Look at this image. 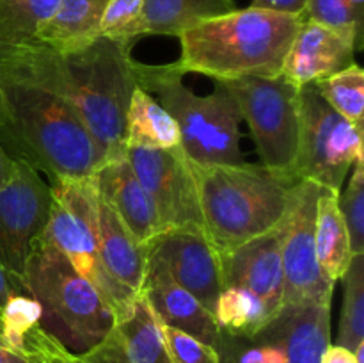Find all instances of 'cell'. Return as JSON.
I'll use <instances>...</instances> for the list:
<instances>
[{
  "label": "cell",
  "instance_id": "cell-1",
  "mask_svg": "<svg viewBox=\"0 0 364 363\" xmlns=\"http://www.w3.org/2000/svg\"><path fill=\"white\" fill-rule=\"evenodd\" d=\"M132 43L98 38L73 52L41 43H7L6 84L18 82L59 96L80 116L107 160L124 155V120L137 88Z\"/></svg>",
  "mask_w": 364,
  "mask_h": 363
},
{
  "label": "cell",
  "instance_id": "cell-2",
  "mask_svg": "<svg viewBox=\"0 0 364 363\" xmlns=\"http://www.w3.org/2000/svg\"><path fill=\"white\" fill-rule=\"evenodd\" d=\"M0 144L52 182L95 177L109 162L64 100L18 82H7L0 91Z\"/></svg>",
  "mask_w": 364,
  "mask_h": 363
},
{
  "label": "cell",
  "instance_id": "cell-3",
  "mask_svg": "<svg viewBox=\"0 0 364 363\" xmlns=\"http://www.w3.org/2000/svg\"><path fill=\"white\" fill-rule=\"evenodd\" d=\"M304 14H284L245 7L201 21L181 32V73H201L213 80L279 77L284 57Z\"/></svg>",
  "mask_w": 364,
  "mask_h": 363
},
{
  "label": "cell",
  "instance_id": "cell-4",
  "mask_svg": "<svg viewBox=\"0 0 364 363\" xmlns=\"http://www.w3.org/2000/svg\"><path fill=\"white\" fill-rule=\"evenodd\" d=\"M203 228L219 255L276 230L291 185L262 164H194Z\"/></svg>",
  "mask_w": 364,
  "mask_h": 363
},
{
  "label": "cell",
  "instance_id": "cell-5",
  "mask_svg": "<svg viewBox=\"0 0 364 363\" xmlns=\"http://www.w3.org/2000/svg\"><path fill=\"white\" fill-rule=\"evenodd\" d=\"M20 287L41 306V326L70 351H87L112 327L100 292L43 235L31 244Z\"/></svg>",
  "mask_w": 364,
  "mask_h": 363
},
{
  "label": "cell",
  "instance_id": "cell-6",
  "mask_svg": "<svg viewBox=\"0 0 364 363\" xmlns=\"http://www.w3.org/2000/svg\"><path fill=\"white\" fill-rule=\"evenodd\" d=\"M137 85L155 93L160 105L173 116L180 130V148L194 164H242V112L226 82L213 80L206 96L192 93L181 82L174 63L148 66L135 63Z\"/></svg>",
  "mask_w": 364,
  "mask_h": 363
},
{
  "label": "cell",
  "instance_id": "cell-7",
  "mask_svg": "<svg viewBox=\"0 0 364 363\" xmlns=\"http://www.w3.org/2000/svg\"><path fill=\"white\" fill-rule=\"evenodd\" d=\"M50 192L48 221L41 235L100 292L114 320L123 319L139 295L117 283L107 273L100 256L96 174L53 182Z\"/></svg>",
  "mask_w": 364,
  "mask_h": 363
},
{
  "label": "cell",
  "instance_id": "cell-8",
  "mask_svg": "<svg viewBox=\"0 0 364 363\" xmlns=\"http://www.w3.org/2000/svg\"><path fill=\"white\" fill-rule=\"evenodd\" d=\"M226 82L247 121L262 166L288 185L297 184L301 139L299 88L281 77H242Z\"/></svg>",
  "mask_w": 364,
  "mask_h": 363
},
{
  "label": "cell",
  "instance_id": "cell-9",
  "mask_svg": "<svg viewBox=\"0 0 364 363\" xmlns=\"http://www.w3.org/2000/svg\"><path fill=\"white\" fill-rule=\"evenodd\" d=\"M299 116L301 139L295 178L341 192L348 171L358 160H364L363 123H352L338 114L315 84L299 88Z\"/></svg>",
  "mask_w": 364,
  "mask_h": 363
},
{
  "label": "cell",
  "instance_id": "cell-10",
  "mask_svg": "<svg viewBox=\"0 0 364 363\" xmlns=\"http://www.w3.org/2000/svg\"><path fill=\"white\" fill-rule=\"evenodd\" d=\"M20 352L41 363H171L159 319L142 295L87 351H70L38 324L25 333Z\"/></svg>",
  "mask_w": 364,
  "mask_h": 363
},
{
  "label": "cell",
  "instance_id": "cell-11",
  "mask_svg": "<svg viewBox=\"0 0 364 363\" xmlns=\"http://www.w3.org/2000/svg\"><path fill=\"white\" fill-rule=\"evenodd\" d=\"M320 185L301 180L288 192V206L277 226L283 262V306L331 305L334 281L326 276L316 258L315 217Z\"/></svg>",
  "mask_w": 364,
  "mask_h": 363
},
{
  "label": "cell",
  "instance_id": "cell-12",
  "mask_svg": "<svg viewBox=\"0 0 364 363\" xmlns=\"http://www.w3.org/2000/svg\"><path fill=\"white\" fill-rule=\"evenodd\" d=\"M124 157L151 196L164 231H205L191 160L180 146L167 149L124 148Z\"/></svg>",
  "mask_w": 364,
  "mask_h": 363
},
{
  "label": "cell",
  "instance_id": "cell-13",
  "mask_svg": "<svg viewBox=\"0 0 364 363\" xmlns=\"http://www.w3.org/2000/svg\"><path fill=\"white\" fill-rule=\"evenodd\" d=\"M50 185L28 164L16 160V173L0 187V262L20 281L28 249L48 221Z\"/></svg>",
  "mask_w": 364,
  "mask_h": 363
},
{
  "label": "cell",
  "instance_id": "cell-14",
  "mask_svg": "<svg viewBox=\"0 0 364 363\" xmlns=\"http://www.w3.org/2000/svg\"><path fill=\"white\" fill-rule=\"evenodd\" d=\"M148 260L162 265L180 287L213 313L223 290V270L219 253L210 244L205 231H164L148 242Z\"/></svg>",
  "mask_w": 364,
  "mask_h": 363
},
{
  "label": "cell",
  "instance_id": "cell-15",
  "mask_svg": "<svg viewBox=\"0 0 364 363\" xmlns=\"http://www.w3.org/2000/svg\"><path fill=\"white\" fill-rule=\"evenodd\" d=\"M219 256L223 288H247L269 306L274 315L283 308L284 276L277 228Z\"/></svg>",
  "mask_w": 364,
  "mask_h": 363
},
{
  "label": "cell",
  "instance_id": "cell-16",
  "mask_svg": "<svg viewBox=\"0 0 364 363\" xmlns=\"http://www.w3.org/2000/svg\"><path fill=\"white\" fill-rule=\"evenodd\" d=\"M355 52L354 38L304 20L288 48L279 77L302 88L355 64Z\"/></svg>",
  "mask_w": 364,
  "mask_h": 363
},
{
  "label": "cell",
  "instance_id": "cell-17",
  "mask_svg": "<svg viewBox=\"0 0 364 363\" xmlns=\"http://www.w3.org/2000/svg\"><path fill=\"white\" fill-rule=\"evenodd\" d=\"M139 295L146 299L160 324L185 331L212 347L217 345L220 330L213 313L180 287L162 265L148 260Z\"/></svg>",
  "mask_w": 364,
  "mask_h": 363
},
{
  "label": "cell",
  "instance_id": "cell-18",
  "mask_svg": "<svg viewBox=\"0 0 364 363\" xmlns=\"http://www.w3.org/2000/svg\"><path fill=\"white\" fill-rule=\"evenodd\" d=\"M96 182L100 196L112 206L141 244H148L164 233L159 210L127 157L109 160L96 173Z\"/></svg>",
  "mask_w": 364,
  "mask_h": 363
},
{
  "label": "cell",
  "instance_id": "cell-19",
  "mask_svg": "<svg viewBox=\"0 0 364 363\" xmlns=\"http://www.w3.org/2000/svg\"><path fill=\"white\" fill-rule=\"evenodd\" d=\"M263 327L283 345L288 363H320L331 345V305L283 306Z\"/></svg>",
  "mask_w": 364,
  "mask_h": 363
},
{
  "label": "cell",
  "instance_id": "cell-20",
  "mask_svg": "<svg viewBox=\"0 0 364 363\" xmlns=\"http://www.w3.org/2000/svg\"><path fill=\"white\" fill-rule=\"evenodd\" d=\"M98 244L107 273L139 295L148 265V244L134 237L102 196H98Z\"/></svg>",
  "mask_w": 364,
  "mask_h": 363
},
{
  "label": "cell",
  "instance_id": "cell-21",
  "mask_svg": "<svg viewBox=\"0 0 364 363\" xmlns=\"http://www.w3.org/2000/svg\"><path fill=\"white\" fill-rule=\"evenodd\" d=\"M109 0H60L34 43L57 52H73L100 38V23Z\"/></svg>",
  "mask_w": 364,
  "mask_h": 363
},
{
  "label": "cell",
  "instance_id": "cell-22",
  "mask_svg": "<svg viewBox=\"0 0 364 363\" xmlns=\"http://www.w3.org/2000/svg\"><path fill=\"white\" fill-rule=\"evenodd\" d=\"M124 148L167 149L180 146L176 121L141 85L132 93L124 120Z\"/></svg>",
  "mask_w": 364,
  "mask_h": 363
},
{
  "label": "cell",
  "instance_id": "cell-23",
  "mask_svg": "<svg viewBox=\"0 0 364 363\" xmlns=\"http://www.w3.org/2000/svg\"><path fill=\"white\" fill-rule=\"evenodd\" d=\"M340 192L320 187L315 217V248L320 267L331 281H340L352 262L350 237L338 205Z\"/></svg>",
  "mask_w": 364,
  "mask_h": 363
},
{
  "label": "cell",
  "instance_id": "cell-24",
  "mask_svg": "<svg viewBox=\"0 0 364 363\" xmlns=\"http://www.w3.org/2000/svg\"><path fill=\"white\" fill-rule=\"evenodd\" d=\"M235 9V0H144V36L178 38L194 25Z\"/></svg>",
  "mask_w": 364,
  "mask_h": 363
},
{
  "label": "cell",
  "instance_id": "cell-25",
  "mask_svg": "<svg viewBox=\"0 0 364 363\" xmlns=\"http://www.w3.org/2000/svg\"><path fill=\"white\" fill-rule=\"evenodd\" d=\"M219 330L233 337H252L274 317L269 306L251 290L224 287L213 310Z\"/></svg>",
  "mask_w": 364,
  "mask_h": 363
},
{
  "label": "cell",
  "instance_id": "cell-26",
  "mask_svg": "<svg viewBox=\"0 0 364 363\" xmlns=\"http://www.w3.org/2000/svg\"><path fill=\"white\" fill-rule=\"evenodd\" d=\"M60 0H0V41L27 45L50 20Z\"/></svg>",
  "mask_w": 364,
  "mask_h": 363
},
{
  "label": "cell",
  "instance_id": "cell-27",
  "mask_svg": "<svg viewBox=\"0 0 364 363\" xmlns=\"http://www.w3.org/2000/svg\"><path fill=\"white\" fill-rule=\"evenodd\" d=\"M343 280V305L336 345L354 352L364 342V253L352 256Z\"/></svg>",
  "mask_w": 364,
  "mask_h": 363
},
{
  "label": "cell",
  "instance_id": "cell-28",
  "mask_svg": "<svg viewBox=\"0 0 364 363\" xmlns=\"http://www.w3.org/2000/svg\"><path fill=\"white\" fill-rule=\"evenodd\" d=\"M313 84L316 85L322 98L345 120L352 123H363L364 73L359 64H352Z\"/></svg>",
  "mask_w": 364,
  "mask_h": 363
},
{
  "label": "cell",
  "instance_id": "cell-29",
  "mask_svg": "<svg viewBox=\"0 0 364 363\" xmlns=\"http://www.w3.org/2000/svg\"><path fill=\"white\" fill-rule=\"evenodd\" d=\"M144 36V0H109L100 23V38L134 45Z\"/></svg>",
  "mask_w": 364,
  "mask_h": 363
},
{
  "label": "cell",
  "instance_id": "cell-30",
  "mask_svg": "<svg viewBox=\"0 0 364 363\" xmlns=\"http://www.w3.org/2000/svg\"><path fill=\"white\" fill-rule=\"evenodd\" d=\"M338 205L350 237L352 253L361 255L364 253V160H358L352 167L348 187L343 194L340 192Z\"/></svg>",
  "mask_w": 364,
  "mask_h": 363
},
{
  "label": "cell",
  "instance_id": "cell-31",
  "mask_svg": "<svg viewBox=\"0 0 364 363\" xmlns=\"http://www.w3.org/2000/svg\"><path fill=\"white\" fill-rule=\"evenodd\" d=\"M304 16L306 20L354 38L358 52L363 48L364 25L359 23L358 18L354 16L347 0H308Z\"/></svg>",
  "mask_w": 364,
  "mask_h": 363
},
{
  "label": "cell",
  "instance_id": "cell-32",
  "mask_svg": "<svg viewBox=\"0 0 364 363\" xmlns=\"http://www.w3.org/2000/svg\"><path fill=\"white\" fill-rule=\"evenodd\" d=\"M43 310L38 301L27 294L11 295L9 301L0 310V324H2V335L9 347L20 351L21 340L25 333L34 326L41 324Z\"/></svg>",
  "mask_w": 364,
  "mask_h": 363
},
{
  "label": "cell",
  "instance_id": "cell-33",
  "mask_svg": "<svg viewBox=\"0 0 364 363\" xmlns=\"http://www.w3.org/2000/svg\"><path fill=\"white\" fill-rule=\"evenodd\" d=\"M160 331L171 363H219L215 347L199 338L164 324H160Z\"/></svg>",
  "mask_w": 364,
  "mask_h": 363
},
{
  "label": "cell",
  "instance_id": "cell-34",
  "mask_svg": "<svg viewBox=\"0 0 364 363\" xmlns=\"http://www.w3.org/2000/svg\"><path fill=\"white\" fill-rule=\"evenodd\" d=\"M308 0H251V7L284 14H304Z\"/></svg>",
  "mask_w": 364,
  "mask_h": 363
},
{
  "label": "cell",
  "instance_id": "cell-35",
  "mask_svg": "<svg viewBox=\"0 0 364 363\" xmlns=\"http://www.w3.org/2000/svg\"><path fill=\"white\" fill-rule=\"evenodd\" d=\"M14 294H25V292L21 290L18 278H14L0 262V310L9 301L11 295Z\"/></svg>",
  "mask_w": 364,
  "mask_h": 363
},
{
  "label": "cell",
  "instance_id": "cell-36",
  "mask_svg": "<svg viewBox=\"0 0 364 363\" xmlns=\"http://www.w3.org/2000/svg\"><path fill=\"white\" fill-rule=\"evenodd\" d=\"M320 363H358L354 352L348 351V349L341 347V345L331 344L327 347V351L323 352Z\"/></svg>",
  "mask_w": 364,
  "mask_h": 363
},
{
  "label": "cell",
  "instance_id": "cell-37",
  "mask_svg": "<svg viewBox=\"0 0 364 363\" xmlns=\"http://www.w3.org/2000/svg\"><path fill=\"white\" fill-rule=\"evenodd\" d=\"M16 173V159L9 155L0 144V187L7 184Z\"/></svg>",
  "mask_w": 364,
  "mask_h": 363
},
{
  "label": "cell",
  "instance_id": "cell-38",
  "mask_svg": "<svg viewBox=\"0 0 364 363\" xmlns=\"http://www.w3.org/2000/svg\"><path fill=\"white\" fill-rule=\"evenodd\" d=\"M0 363H32L23 352L16 351L13 347H4L0 345Z\"/></svg>",
  "mask_w": 364,
  "mask_h": 363
},
{
  "label": "cell",
  "instance_id": "cell-39",
  "mask_svg": "<svg viewBox=\"0 0 364 363\" xmlns=\"http://www.w3.org/2000/svg\"><path fill=\"white\" fill-rule=\"evenodd\" d=\"M6 57H7V43L0 41V91L6 84Z\"/></svg>",
  "mask_w": 364,
  "mask_h": 363
},
{
  "label": "cell",
  "instance_id": "cell-40",
  "mask_svg": "<svg viewBox=\"0 0 364 363\" xmlns=\"http://www.w3.org/2000/svg\"><path fill=\"white\" fill-rule=\"evenodd\" d=\"M347 2L359 23L364 25V0H347Z\"/></svg>",
  "mask_w": 364,
  "mask_h": 363
},
{
  "label": "cell",
  "instance_id": "cell-41",
  "mask_svg": "<svg viewBox=\"0 0 364 363\" xmlns=\"http://www.w3.org/2000/svg\"><path fill=\"white\" fill-rule=\"evenodd\" d=\"M0 345H4V347H9V344H7L6 338H4V335H2V324H0Z\"/></svg>",
  "mask_w": 364,
  "mask_h": 363
},
{
  "label": "cell",
  "instance_id": "cell-42",
  "mask_svg": "<svg viewBox=\"0 0 364 363\" xmlns=\"http://www.w3.org/2000/svg\"><path fill=\"white\" fill-rule=\"evenodd\" d=\"M32 363H41V362H32Z\"/></svg>",
  "mask_w": 364,
  "mask_h": 363
}]
</instances>
